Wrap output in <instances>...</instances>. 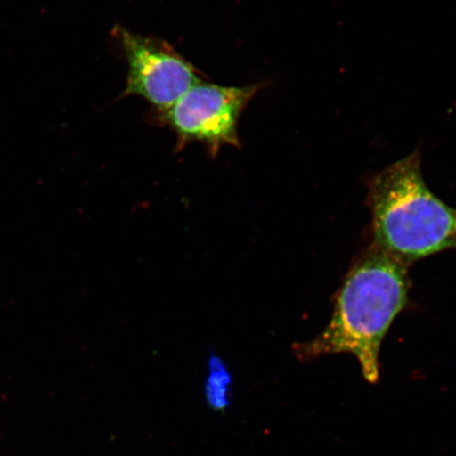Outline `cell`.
<instances>
[{"label": "cell", "instance_id": "cell-4", "mask_svg": "<svg viewBox=\"0 0 456 456\" xmlns=\"http://www.w3.org/2000/svg\"><path fill=\"white\" fill-rule=\"evenodd\" d=\"M117 31L128 64L124 96L140 95L164 113L192 86L202 82L196 68L167 43L121 27Z\"/></svg>", "mask_w": 456, "mask_h": 456}, {"label": "cell", "instance_id": "cell-3", "mask_svg": "<svg viewBox=\"0 0 456 456\" xmlns=\"http://www.w3.org/2000/svg\"><path fill=\"white\" fill-rule=\"evenodd\" d=\"M260 88L261 85L224 87L202 82L192 86L162 113L161 118L178 138L176 150L199 142L216 157L225 145L240 147L239 118Z\"/></svg>", "mask_w": 456, "mask_h": 456}, {"label": "cell", "instance_id": "cell-5", "mask_svg": "<svg viewBox=\"0 0 456 456\" xmlns=\"http://www.w3.org/2000/svg\"><path fill=\"white\" fill-rule=\"evenodd\" d=\"M208 372L204 384L205 401L214 411L224 412L232 403L231 370L224 359L212 352L208 356Z\"/></svg>", "mask_w": 456, "mask_h": 456}, {"label": "cell", "instance_id": "cell-2", "mask_svg": "<svg viewBox=\"0 0 456 456\" xmlns=\"http://www.w3.org/2000/svg\"><path fill=\"white\" fill-rule=\"evenodd\" d=\"M374 244L403 265L456 247V210L433 193L419 151L370 176Z\"/></svg>", "mask_w": 456, "mask_h": 456}, {"label": "cell", "instance_id": "cell-1", "mask_svg": "<svg viewBox=\"0 0 456 456\" xmlns=\"http://www.w3.org/2000/svg\"><path fill=\"white\" fill-rule=\"evenodd\" d=\"M409 289L407 266L372 245L347 272L329 326L315 339L296 345V355L306 361L350 353L361 363L364 378L374 383L379 376L381 344L407 305Z\"/></svg>", "mask_w": 456, "mask_h": 456}]
</instances>
